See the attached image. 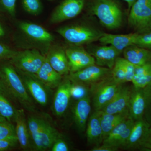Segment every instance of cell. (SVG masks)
Masks as SVG:
<instances>
[{
    "label": "cell",
    "mask_w": 151,
    "mask_h": 151,
    "mask_svg": "<svg viewBox=\"0 0 151 151\" xmlns=\"http://www.w3.org/2000/svg\"><path fill=\"white\" fill-rule=\"evenodd\" d=\"M0 82L14 101L29 112L35 111V106L15 68L9 60L0 63Z\"/></svg>",
    "instance_id": "6da1fadb"
},
{
    "label": "cell",
    "mask_w": 151,
    "mask_h": 151,
    "mask_svg": "<svg viewBox=\"0 0 151 151\" xmlns=\"http://www.w3.org/2000/svg\"><path fill=\"white\" fill-rule=\"evenodd\" d=\"M91 11L108 29H116L122 25V10L115 0H95Z\"/></svg>",
    "instance_id": "7a4b0ae2"
},
{
    "label": "cell",
    "mask_w": 151,
    "mask_h": 151,
    "mask_svg": "<svg viewBox=\"0 0 151 151\" xmlns=\"http://www.w3.org/2000/svg\"><path fill=\"white\" fill-rule=\"evenodd\" d=\"M57 32L68 43L74 46L88 44L99 40L102 33L85 25L68 26L60 27Z\"/></svg>",
    "instance_id": "3957f363"
},
{
    "label": "cell",
    "mask_w": 151,
    "mask_h": 151,
    "mask_svg": "<svg viewBox=\"0 0 151 151\" xmlns=\"http://www.w3.org/2000/svg\"><path fill=\"white\" fill-rule=\"evenodd\" d=\"M128 23L139 34L151 31V0H137L130 9Z\"/></svg>",
    "instance_id": "277c9868"
},
{
    "label": "cell",
    "mask_w": 151,
    "mask_h": 151,
    "mask_svg": "<svg viewBox=\"0 0 151 151\" xmlns=\"http://www.w3.org/2000/svg\"><path fill=\"white\" fill-rule=\"evenodd\" d=\"M46 56L36 49L17 51L9 61L17 70L31 74L37 73L45 61Z\"/></svg>",
    "instance_id": "5b68a950"
},
{
    "label": "cell",
    "mask_w": 151,
    "mask_h": 151,
    "mask_svg": "<svg viewBox=\"0 0 151 151\" xmlns=\"http://www.w3.org/2000/svg\"><path fill=\"white\" fill-rule=\"evenodd\" d=\"M123 84L117 83L111 75L92 86L93 104L95 111H101L113 99Z\"/></svg>",
    "instance_id": "8992f818"
},
{
    "label": "cell",
    "mask_w": 151,
    "mask_h": 151,
    "mask_svg": "<svg viewBox=\"0 0 151 151\" xmlns=\"http://www.w3.org/2000/svg\"><path fill=\"white\" fill-rule=\"evenodd\" d=\"M112 70L108 68L94 65L82 70L70 73L67 77L73 83L83 85H95L111 75Z\"/></svg>",
    "instance_id": "52a82bcc"
},
{
    "label": "cell",
    "mask_w": 151,
    "mask_h": 151,
    "mask_svg": "<svg viewBox=\"0 0 151 151\" xmlns=\"http://www.w3.org/2000/svg\"><path fill=\"white\" fill-rule=\"evenodd\" d=\"M31 97L42 106H46L49 100L50 89L35 74L23 72L16 69Z\"/></svg>",
    "instance_id": "ba28073f"
},
{
    "label": "cell",
    "mask_w": 151,
    "mask_h": 151,
    "mask_svg": "<svg viewBox=\"0 0 151 151\" xmlns=\"http://www.w3.org/2000/svg\"><path fill=\"white\" fill-rule=\"evenodd\" d=\"M85 0H64L57 7L50 17L52 23H58L74 18L82 12Z\"/></svg>",
    "instance_id": "9c48e42d"
},
{
    "label": "cell",
    "mask_w": 151,
    "mask_h": 151,
    "mask_svg": "<svg viewBox=\"0 0 151 151\" xmlns=\"http://www.w3.org/2000/svg\"><path fill=\"white\" fill-rule=\"evenodd\" d=\"M72 84L67 76L57 88L52 104V111L57 117H62L67 111L71 97Z\"/></svg>",
    "instance_id": "30bf717a"
},
{
    "label": "cell",
    "mask_w": 151,
    "mask_h": 151,
    "mask_svg": "<svg viewBox=\"0 0 151 151\" xmlns=\"http://www.w3.org/2000/svg\"><path fill=\"white\" fill-rule=\"evenodd\" d=\"M65 52L69 63L70 73L77 72L95 64L94 57L80 46L68 47Z\"/></svg>",
    "instance_id": "8fae6325"
},
{
    "label": "cell",
    "mask_w": 151,
    "mask_h": 151,
    "mask_svg": "<svg viewBox=\"0 0 151 151\" xmlns=\"http://www.w3.org/2000/svg\"><path fill=\"white\" fill-rule=\"evenodd\" d=\"M147 87L132 89L129 107L130 117L136 121L144 118L147 103Z\"/></svg>",
    "instance_id": "7c38bea8"
},
{
    "label": "cell",
    "mask_w": 151,
    "mask_h": 151,
    "mask_svg": "<svg viewBox=\"0 0 151 151\" xmlns=\"http://www.w3.org/2000/svg\"><path fill=\"white\" fill-rule=\"evenodd\" d=\"M131 93L132 89L122 84L113 99L100 111L109 114H119L129 111Z\"/></svg>",
    "instance_id": "4fadbf2b"
},
{
    "label": "cell",
    "mask_w": 151,
    "mask_h": 151,
    "mask_svg": "<svg viewBox=\"0 0 151 151\" xmlns=\"http://www.w3.org/2000/svg\"><path fill=\"white\" fill-rule=\"evenodd\" d=\"M19 27L29 39L37 43L50 45L54 41V36L39 25L22 22L19 23Z\"/></svg>",
    "instance_id": "5bb4252c"
},
{
    "label": "cell",
    "mask_w": 151,
    "mask_h": 151,
    "mask_svg": "<svg viewBox=\"0 0 151 151\" xmlns=\"http://www.w3.org/2000/svg\"><path fill=\"white\" fill-rule=\"evenodd\" d=\"M91 111V101L89 94L78 99L74 104L72 109L73 121L80 132H83L86 130Z\"/></svg>",
    "instance_id": "9a60e30c"
},
{
    "label": "cell",
    "mask_w": 151,
    "mask_h": 151,
    "mask_svg": "<svg viewBox=\"0 0 151 151\" xmlns=\"http://www.w3.org/2000/svg\"><path fill=\"white\" fill-rule=\"evenodd\" d=\"M121 53L111 45H105L94 49L90 54L94 57L96 65L112 70L116 59Z\"/></svg>",
    "instance_id": "2e32d148"
},
{
    "label": "cell",
    "mask_w": 151,
    "mask_h": 151,
    "mask_svg": "<svg viewBox=\"0 0 151 151\" xmlns=\"http://www.w3.org/2000/svg\"><path fill=\"white\" fill-rule=\"evenodd\" d=\"M62 137L60 133L47 122L33 142L32 145L35 150H46L51 148L58 139Z\"/></svg>",
    "instance_id": "e0dca14e"
},
{
    "label": "cell",
    "mask_w": 151,
    "mask_h": 151,
    "mask_svg": "<svg viewBox=\"0 0 151 151\" xmlns=\"http://www.w3.org/2000/svg\"><path fill=\"white\" fill-rule=\"evenodd\" d=\"M138 34L136 32L125 35H115L102 33L99 41L103 45H111L122 52L128 47L135 45Z\"/></svg>",
    "instance_id": "ac0fdd59"
},
{
    "label": "cell",
    "mask_w": 151,
    "mask_h": 151,
    "mask_svg": "<svg viewBox=\"0 0 151 151\" xmlns=\"http://www.w3.org/2000/svg\"><path fill=\"white\" fill-rule=\"evenodd\" d=\"M151 126L145 118L135 121L129 137L123 148L126 150L139 149Z\"/></svg>",
    "instance_id": "d6986e66"
},
{
    "label": "cell",
    "mask_w": 151,
    "mask_h": 151,
    "mask_svg": "<svg viewBox=\"0 0 151 151\" xmlns=\"http://www.w3.org/2000/svg\"><path fill=\"white\" fill-rule=\"evenodd\" d=\"M35 75L50 89L57 88L63 80V76L52 67L46 56L45 61Z\"/></svg>",
    "instance_id": "ffe728a7"
},
{
    "label": "cell",
    "mask_w": 151,
    "mask_h": 151,
    "mask_svg": "<svg viewBox=\"0 0 151 151\" xmlns=\"http://www.w3.org/2000/svg\"><path fill=\"white\" fill-rule=\"evenodd\" d=\"M52 67L62 76L70 73V67L65 50L61 48L51 49L46 56Z\"/></svg>",
    "instance_id": "44dd1931"
},
{
    "label": "cell",
    "mask_w": 151,
    "mask_h": 151,
    "mask_svg": "<svg viewBox=\"0 0 151 151\" xmlns=\"http://www.w3.org/2000/svg\"><path fill=\"white\" fill-rule=\"evenodd\" d=\"M14 122L16 134L20 147L24 150L30 149L32 147L30 136L24 110H18Z\"/></svg>",
    "instance_id": "7402d4cb"
},
{
    "label": "cell",
    "mask_w": 151,
    "mask_h": 151,
    "mask_svg": "<svg viewBox=\"0 0 151 151\" xmlns=\"http://www.w3.org/2000/svg\"><path fill=\"white\" fill-rule=\"evenodd\" d=\"M87 142L98 145L103 141V132L100 122V111H95L90 116L86 127Z\"/></svg>",
    "instance_id": "603a6c76"
},
{
    "label": "cell",
    "mask_w": 151,
    "mask_h": 151,
    "mask_svg": "<svg viewBox=\"0 0 151 151\" xmlns=\"http://www.w3.org/2000/svg\"><path fill=\"white\" fill-rule=\"evenodd\" d=\"M123 52L124 58L135 65L151 61V50L135 45L128 47Z\"/></svg>",
    "instance_id": "cb8c5ba5"
},
{
    "label": "cell",
    "mask_w": 151,
    "mask_h": 151,
    "mask_svg": "<svg viewBox=\"0 0 151 151\" xmlns=\"http://www.w3.org/2000/svg\"><path fill=\"white\" fill-rule=\"evenodd\" d=\"M13 101L0 82V114L11 123L14 122L18 111L14 105Z\"/></svg>",
    "instance_id": "d4e9b609"
},
{
    "label": "cell",
    "mask_w": 151,
    "mask_h": 151,
    "mask_svg": "<svg viewBox=\"0 0 151 151\" xmlns=\"http://www.w3.org/2000/svg\"><path fill=\"white\" fill-rule=\"evenodd\" d=\"M99 111L103 139L116 126L130 117L129 111L119 114H109Z\"/></svg>",
    "instance_id": "484cf974"
},
{
    "label": "cell",
    "mask_w": 151,
    "mask_h": 151,
    "mask_svg": "<svg viewBox=\"0 0 151 151\" xmlns=\"http://www.w3.org/2000/svg\"><path fill=\"white\" fill-rule=\"evenodd\" d=\"M134 122L135 121L130 117L126 120H124L114 128V129L106 136V137L103 139V144L115 147V144L116 141L120 137L124 131L129 126L134 124Z\"/></svg>",
    "instance_id": "4316f807"
},
{
    "label": "cell",
    "mask_w": 151,
    "mask_h": 151,
    "mask_svg": "<svg viewBox=\"0 0 151 151\" xmlns=\"http://www.w3.org/2000/svg\"><path fill=\"white\" fill-rule=\"evenodd\" d=\"M27 122L30 136L33 142L36 139L47 121L40 117L31 116L29 117Z\"/></svg>",
    "instance_id": "83f0119b"
},
{
    "label": "cell",
    "mask_w": 151,
    "mask_h": 151,
    "mask_svg": "<svg viewBox=\"0 0 151 151\" xmlns=\"http://www.w3.org/2000/svg\"><path fill=\"white\" fill-rule=\"evenodd\" d=\"M0 139L17 140L15 127L12 123L8 121L0 122Z\"/></svg>",
    "instance_id": "f1b7e54d"
},
{
    "label": "cell",
    "mask_w": 151,
    "mask_h": 151,
    "mask_svg": "<svg viewBox=\"0 0 151 151\" xmlns=\"http://www.w3.org/2000/svg\"><path fill=\"white\" fill-rule=\"evenodd\" d=\"M111 76L113 80L119 84H123L127 82L126 73L119 57L116 59L115 64L112 69Z\"/></svg>",
    "instance_id": "f546056e"
},
{
    "label": "cell",
    "mask_w": 151,
    "mask_h": 151,
    "mask_svg": "<svg viewBox=\"0 0 151 151\" xmlns=\"http://www.w3.org/2000/svg\"><path fill=\"white\" fill-rule=\"evenodd\" d=\"M132 82L135 88H144L151 84V68L134 76Z\"/></svg>",
    "instance_id": "4dcf8cb0"
},
{
    "label": "cell",
    "mask_w": 151,
    "mask_h": 151,
    "mask_svg": "<svg viewBox=\"0 0 151 151\" xmlns=\"http://www.w3.org/2000/svg\"><path fill=\"white\" fill-rule=\"evenodd\" d=\"M23 7L27 12L33 15H37L42 12V4L40 0H22Z\"/></svg>",
    "instance_id": "1f68e13d"
},
{
    "label": "cell",
    "mask_w": 151,
    "mask_h": 151,
    "mask_svg": "<svg viewBox=\"0 0 151 151\" xmlns=\"http://www.w3.org/2000/svg\"><path fill=\"white\" fill-rule=\"evenodd\" d=\"M16 0H0V14H7L11 17L16 15Z\"/></svg>",
    "instance_id": "d6a6232c"
},
{
    "label": "cell",
    "mask_w": 151,
    "mask_h": 151,
    "mask_svg": "<svg viewBox=\"0 0 151 151\" xmlns=\"http://www.w3.org/2000/svg\"><path fill=\"white\" fill-rule=\"evenodd\" d=\"M135 45L151 50V31L143 33L138 34Z\"/></svg>",
    "instance_id": "836d02e7"
},
{
    "label": "cell",
    "mask_w": 151,
    "mask_h": 151,
    "mask_svg": "<svg viewBox=\"0 0 151 151\" xmlns=\"http://www.w3.org/2000/svg\"><path fill=\"white\" fill-rule=\"evenodd\" d=\"M122 63L126 75V81L132 82L135 75L136 65L132 64L124 58L119 57Z\"/></svg>",
    "instance_id": "e575fe53"
},
{
    "label": "cell",
    "mask_w": 151,
    "mask_h": 151,
    "mask_svg": "<svg viewBox=\"0 0 151 151\" xmlns=\"http://www.w3.org/2000/svg\"><path fill=\"white\" fill-rule=\"evenodd\" d=\"M87 94H88L87 89L85 85L73 83L71 88V97H73L77 100Z\"/></svg>",
    "instance_id": "d590c367"
},
{
    "label": "cell",
    "mask_w": 151,
    "mask_h": 151,
    "mask_svg": "<svg viewBox=\"0 0 151 151\" xmlns=\"http://www.w3.org/2000/svg\"><path fill=\"white\" fill-rule=\"evenodd\" d=\"M17 52L5 45L0 43V61L9 60Z\"/></svg>",
    "instance_id": "8d00e7d4"
},
{
    "label": "cell",
    "mask_w": 151,
    "mask_h": 151,
    "mask_svg": "<svg viewBox=\"0 0 151 151\" xmlns=\"http://www.w3.org/2000/svg\"><path fill=\"white\" fill-rule=\"evenodd\" d=\"M52 151H68L69 148L62 137L58 139L51 147Z\"/></svg>",
    "instance_id": "74e56055"
},
{
    "label": "cell",
    "mask_w": 151,
    "mask_h": 151,
    "mask_svg": "<svg viewBox=\"0 0 151 151\" xmlns=\"http://www.w3.org/2000/svg\"><path fill=\"white\" fill-rule=\"evenodd\" d=\"M139 149L142 150L151 151V126L142 141Z\"/></svg>",
    "instance_id": "f35d334b"
},
{
    "label": "cell",
    "mask_w": 151,
    "mask_h": 151,
    "mask_svg": "<svg viewBox=\"0 0 151 151\" xmlns=\"http://www.w3.org/2000/svg\"><path fill=\"white\" fill-rule=\"evenodd\" d=\"M18 143L17 140L0 139V151H7L13 148Z\"/></svg>",
    "instance_id": "ab89813d"
},
{
    "label": "cell",
    "mask_w": 151,
    "mask_h": 151,
    "mask_svg": "<svg viewBox=\"0 0 151 151\" xmlns=\"http://www.w3.org/2000/svg\"><path fill=\"white\" fill-rule=\"evenodd\" d=\"M147 87L148 90L147 103L145 114L146 118L145 119L151 125V83L147 86Z\"/></svg>",
    "instance_id": "60d3db41"
},
{
    "label": "cell",
    "mask_w": 151,
    "mask_h": 151,
    "mask_svg": "<svg viewBox=\"0 0 151 151\" xmlns=\"http://www.w3.org/2000/svg\"><path fill=\"white\" fill-rule=\"evenodd\" d=\"M119 148L110 145L103 144L102 145L96 146L90 150L91 151H117Z\"/></svg>",
    "instance_id": "b9f144b4"
},
{
    "label": "cell",
    "mask_w": 151,
    "mask_h": 151,
    "mask_svg": "<svg viewBox=\"0 0 151 151\" xmlns=\"http://www.w3.org/2000/svg\"><path fill=\"white\" fill-rule=\"evenodd\" d=\"M122 1H125L127 3V4H128V8H129V10H130L131 7L137 0H122Z\"/></svg>",
    "instance_id": "7bdbcfd3"
},
{
    "label": "cell",
    "mask_w": 151,
    "mask_h": 151,
    "mask_svg": "<svg viewBox=\"0 0 151 151\" xmlns=\"http://www.w3.org/2000/svg\"><path fill=\"white\" fill-rule=\"evenodd\" d=\"M5 35V32L4 29L0 24V37L4 36Z\"/></svg>",
    "instance_id": "ee69618b"
},
{
    "label": "cell",
    "mask_w": 151,
    "mask_h": 151,
    "mask_svg": "<svg viewBox=\"0 0 151 151\" xmlns=\"http://www.w3.org/2000/svg\"><path fill=\"white\" fill-rule=\"evenodd\" d=\"M7 121V120L5 118H4V117L0 114V122H5V121Z\"/></svg>",
    "instance_id": "f6af8a7d"
},
{
    "label": "cell",
    "mask_w": 151,
    "mask_h": 151,
    "mask_svg": "<svg viewBox=\"0 0 151 151\" xmlns=\"http://www.w3.org/2000/svg\"></svg>",
    "instance_id": "bcb514c9"
}]
</instances>
